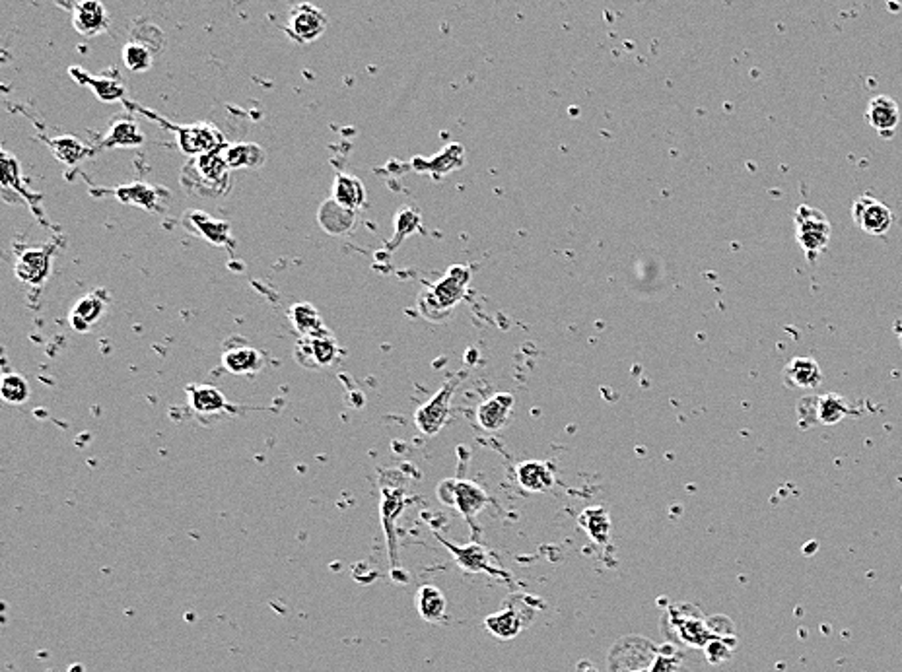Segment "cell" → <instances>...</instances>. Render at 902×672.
<instances>
[{"instance_id": "6da1fadb", "label": "cell", "mask_w": 902, "mask_h": 672, "mask_svg": "<svg viewBox=\"0 0 902 672\" xmlns=\"http://www.w3.org/2000/svg\"><path fill=\"white\" fill-rule=\"evenodd\" d=\"M469 280H471V270L463 265L450 266L446 276L438 284L426 288L418 296V311L430 321H442L455 310L465 293Z\"/></svg>"}, {"instance_id": "30bf717a", "label": "cell", "mask_w": 902, "mask_h": 672, "mask_svg": "<svg viewBox=\"0 0 902 672\" xmlns=\"http://www.w3.org/2000/svg\"><path fill=\"white\" fill-rule=\"evenodd\" d=\"M178 133V144L183 154L187 156H203L208 152L224 148V136L215 125L210 123H197L189 127H173Z\"/></svg>"}, {"instance_id": "2e32d148", "label": "cell", "mask_w": 902, "mask_h": 672, "mask_svg": "<svg viewBox=\"0 0 902 672\" xmlns=\"http://www.w3.org/2000/svg\"><path fill=\"white\" fill-rule=\"evenodd\" d=\"M825 375L813 358L805 356L793 358L792 362H788L786 368H784V383L790 388H805V391L810 388L811 391V388H817L821 385Z\"/></svg>"}, {"instance_id": "ffe728a7", "label": "cell", "mask_w": 902, "mask_h": 672, "mask_svg": "<svg viewBox=\"0 0 902 672\" xmlns=\"http://www.w3.org/2000/svg\"><path fill=\"white\" fill-rule=\"evenodd\" d=\"M415 607L418 616L425 622L430 624H442L446 620V610H448V600L443 597L438 587L434 585H423L416 589L415 595Z\"/></svg>"}, {"instance_id": "e575fe53", "label": "cell", "mask_w": 902, "mask_h": 672, "mask_svg": "<svg viewBox=\"0 0 902 672\" xmlns=\"http://www.w3.org/2000/svg\"><path fill=\"white\" fill-rule=\"evenodd\" d=\"M3 398L8 405H23L30 398V385L18 373H8L3 380Z\"/></svg>"}, {"instance_id": "d4e9b609", "label": "cell", "mask_w": 902, "mask_h": 672, "mask_svg": "<svg viewBox=\"0 0 902 672\" xmlns=\"http://www.w3.org/2000/svg\"><path fill=\"white\" fill-rule=\"evenodd\" d=\"M290 321L300 336H320L329 333L323 325L320 311L311 303H294L290 310Z\"/></svg>"}, {"instance_id": "5b68a950", "label": "cell", "mask_w": 902, "mask_h": 672, "mask_svg": "<svg viewBox=\"0 0 902 672\" xmlns=\"http://www.w3.org/2000/svg\"><path fill=\"white\" fill-rule=\"evenodd\" d=\"M854 416V408L845 397L828 393L821 397H803L798 403L800 428L810 430L813 426H835L840 420Z\"/></svg>"}, {"instance_id": "d590c367", "label": "cell", "mask_w": 902, "mask_h": 672, "mask_svg": "<svg viewBox=\"0 0 902 672\" xmlns=\"http://www.w3.org/2000/svg\"><path fill=\"white\" fill-rule=\"evenodd\" d=\"M397 238L393 241V245H397V241H399L403 235H408V233H413L415 230H418V223H420V218L415 210L411 208H401L399 214H397Z\"/></svg>"}, {"instance_id": "52a82bcc", "label": "cell", "mask_w": 902, "mask_h": 672, "mask_svg": "<svg viewBox=\"0 0 902 672\" xmlns=\"http://www.w3.org/2000/svg\"><path fill=\"white\" fill-rule=\"evenodd\" d=\"M434 535L442 542V545L446 546V550L451 554L455 563L460 565L461 570H465L469 573H488L492 577H504V580H510L508 573L504 572L500 565H496L495 560H492V554L483 545H478V542H471V545H467V546H457V545H451V542H448L443 537H440L438 533H434Z\"/></svg>"}, {"instance_id": "1f68e13d", "label": "cell", "mask_w": 902, "mask_h": 672, "mask_svg": "<svg viewBox=\"0 0 902 672\" xmlns=\"http://www.w3.org/2000/svg\"><path fill=\"white\" fill-rule=\"evenodd\" d=\"M115 195H117V198L121 200V203L138 205V206H144L148 210L158 208V188L144 185V183L121 187V188H117Z\"/></svg>"}, {"instance_id": "8992f818", "label": "cell", "mask_w": 902, "mask_h": 672, "mask_svg": "<svg viewBox=\"0 0 902 672\" xmlns=\"http://www.w3.org/2000/svg\"><path fill=\"white\" fill-rule=\"evenodd\" d=\"M407 505V492L403 486H383L381 488V525L388 540V552L391 560L393 575L401 570L399 565V546H397L395 523L401 517Z\"/></svg>"}, {"instance_id": "7a4b0ae2", "label": "cell", "mask_w": 902, "mask_h": 672, "mask_svg": "<svg viewBox=\"0 0 902 672\" xmlns=\"http://www.w3.org/2000/svg\"><path fill=\"white\" fill-rule=\"evenodd\" d=\"M224 148L197 156L183 171V185L191 193L203 196L222 195L230 187V166L224 158Z\"/></svg>"}, {"instance_id": "7402d4cb", "label": "cell", "mask_w": 902, "mask_h": 672, "mask_svg": "<svg viewBox=\"0 0 902 672\" xmlns=\"http://www.w3.org/2000/svg\"><path fill=\"white\" fill-rule=\"evenodd\" d=\"M355 220H356V210H350L343 205H338L335 198L325 200L318 212L320 226L331 235L346 233L350 228H353Z\"/></svg>"}, {"instance_id": "ac0fdd59", "label": "cell", "mask_w": 902, "mask_h": 672, "mask_svg": "<svg viewBox=\"0 0 902 672\" xmlns=\"http://www.w3.org/2000/svg\"><path fill=\"white\" fill-rule=\"evenodd\" d=\"M865 117H868V123L881 136H891L898 125L900 111H898V105L893 98L877 96V98L870 100L868 113H865Z\"/></svg>"}, {"instance_id": "9c48e42d", "label": "cell", "mask_w": 902, "mask_h": 672, "mask_svg": "<svg viewBox=\"0 0 902 672\" xmlns=\"http://www.w3.org/2000/svg\"><path fill=\"white\" fill-rule=\"evenodd\" d=\"M854 223L868 235H885L893 226V212L881 200L863 195L852 205Z\"/></svg>"}, {"instance_id": "cb8c5ba5", "label": "cell", "mask_w": 902, "mask_h": 672, "mask_svg": "<svg viewBox=\"0 0 902 672\" xmlns=\"http://www.w3.org/2000/svg\"><path fill=\"white\" fill-rule=\"evenodd\" d=\"M333 198L338 205H343L350 210H358L366 203V188L358 177L338 173L333 183Z\"/></svg>"}, {"instance_id": "74e56055", "label": "cell", "mask_w": 902, "mask_h": 672, "mask_svg": "<svg viewBox=\"0 0 902 672\" xmlns=\"http://www.w3.org/2000/svg\"><path fill=\"white\" fill-rule=\"evenodd\" d=\"M628 672H646V670H628Z\"/></svg>"}, {"instance_id": "44dd1931", "label": "cell", "mask_w": 902, "mask_h": 672, "mask_svg": "<svg viewBox=\"0 0 902 672\" xmlns=\"http://www.w3.org/2000/svg\"><path fill=\"white\" fill-rule=\"evenodd\" d=\"M222 363L233 375H251L263 370L265 358L259 350L251 346H233L222 353Z\"/></svg>"}, {"instance_id": "4fadbf2b", "label": "cell", "mask_w": 902, "mask_h": 672, "mask_svg": "<svg viewBox=\"0 0 902 672\" xmlns=\"http://www.w3.org/2000/svg\"><path fill=\"white\" fill-rule=\"evenodd\" d=\"M53 265V249L51 247H39V249H28L22 253L16 261L14 273L16 278L26 282L31 286H39L49 278Z\"/></svg>"}, {"instance_id": "83f0119b", "label": "cell", "mask_w": 902, "mask_h": 672, "mask_svg": "<svg viewBox=\"0 0 902 672\" xmlns=\"http://www.w3.org/2000/svg\"><path fill=\"white\" fill-rule=\"evenodd\" d=\"M189 397H191V406L198 412V415H216L228 406V400L224 393L218 391L216 387L210 385H193L189 387Z\"/></svg>"}, {"instance_id": "3957f363", "label": "cell", "mask_w": 902, "mask_h": 672, "mask_svg": "<svg viewBox=\"0 0 902 672\" xmlns=\"http://www.w3.org/2000/svg\"><path fill=\"white\" fill-rule=\"evenodd\" d=\"M436 493L442 503L451 505L461 513V517L473 530V540H477L480 535V528L477 527V515L483 511L488 503L486 492L471 480L446 478L440 482Z\"/></svg>"}, {"instance_id": "f546056e", "label": "cell", "mask_w": 902, "mask_h": 672, "mask_svg": "<svg viewBox=\"0 0 902 672\" xmlns=\"http://www.w3.org/2000/svg\"><path fill=\"white\" fill-rule=\"evenodd\" d=\"M580 527L588 530V535L597 542V545H609V537H611V521H609V513L605 507L595 505L585 510L580 515Z\"/></svg>"}, {"instance_id": "277c9868", "label": "cell", "mask_w": 902, "mask_h": 672, "mask_svg": "<svg viewBox=\"0 0 902 672\" xmlns=\"http://www.w3.org/2000/svg\"><path fill=\"white\" fill-rule=\"evenodd\" d=\"M793 222L795 238H798L807 261H817L819 255L828 247L830 235H833V228H830V222L825 216V212L801 205L793 212Z\"/></svg>"}, {"instance_id": "5bb4252c", "label": "cell", "mask_w": 902, "mask_h": 672, "mask_svg": "<svg viewBox=\"0 0 902 672\" xmlns=\"http://www.w3.org/2000/svg\"><path fill=\"white\" fill-rule=\"evenodd\" d=\"M515 398L510 393H496L477 408L478 426L486 432H498L506 426L513 410Z\"/></svg>"}, {"instance_id": "ba28073f", "label": "cell", "mask_w": 902, "mask_h": 672, "mask_svg": "<svg viewBox=\"0 0 902 672\" xmlns=\"http://www.w3.org/2000/svg\"><path fill=\"white\" fill-rule=\"evenodd\" d=\"M338 345L331 333L320 336H300L294 358L306 370H325L337 360Z\"/></svg>"}, {"instance_id": "4316f807", "label": "cell", "mask_w": 902, "mask_h": 672, "mask_svg": "<svg viewBox=\"0 0 902 672\" xmlns=\"http://www.w3.org/2000/svg\"><path fill=\"white\" fill-rule=\"evenodd\" d=\"M185 220L189 222L191 230H197L198 235H203V238L213 245H224L228 241L230 235L228 223L210 218L201 210H189V214L185 216Z\"/></svg>"}, {"instance_id": "8d00e7d4", "label": "cell", "mask_w": 902, "mask_h": 672, "mask_svg": "<svg viewBox=\"0 0 902 672\" xmlns=\"http://www.w3.org/2000/svg\"><path fill=\"white\" fill-rule=\"evenodd\" d=\"M898 336H900V345H902V325L898 327Z\"/></svg>"}, {"instance_id": "484cf974", "label": "cell", "mask_w": 902, "mask_h": 672, "mask_svg": "<svg viewBox=\"0 0 902 672\" xmlns=\"http://www.w3.org/2000/svg\"><path fill=\"white\" fill-rule=\"evenodd\" d=\"M70 76H73L76 82H80V84L90 86V90L96 93L101 101H117V100H123V96H125V86L121 84L119 80L90 76L86 70H82V68H70Z\"/></svg>"}, {"instance_id": "d6986e66", "label": "cell", "mask_w": 902, "mask_h": 672, "mask_svg": "<svg viewBox=\"0 0 902 672\" xmlns=\"http://www.w3.org/2000/svg\"><path fill=\"white\" fill-rule=\"evenodd\" d=\"M105 305H108V296L103 292L88 293V296L78 300L73 311H70V325L76 331H88L92 325H96L101 319Z\"/></svg>"}, {"instance_id": "7c38bea8", "label": "cell", "mask_w": 902, "mask_h": 672, "mask_svg": "<svg viewBox=\"0 0 902 672\" xmlns=\"http://www.w3.org/2000/svg\"><path fill=\"white\" fill-rule=\"evenodd\" d=\"M455 381H446L440 391L430 398V403L420 406L415 415L416 428L426 435H436L450 418V403L455 393Z\"/></svg>"}, {"instance_id": "836d02e7", "label": "cell", "mask_w": 902, "mask_h": 672, "mask_svg": "<svg viewBox=\"0 0 902 672\" xmlns=\"http://www.w3.org/2000/svg\"><path fill=\"white\" fill-rule=\"evenodd\" d=\"M123 61L125 66L133 73H144L152 66L154 61V53L148 49L146 43H140L138 39H131L123 47Z\"/></svg>"}, {"instance_id": "603a6c76", "label": "cell", "mask_w": 902, "mask_h": 672, "mask_svg": "<svg viewBox=\"0 0 902 672\" xmlns=\"http://www.w3.org/2000/svg\"><path fill=\"white\" fill-rule=\"evenodd\" d=\"M222 152H224V158L230 170H257L261 168L267 160L265 150L259 144L253 143L230 144L224 146Z\"/></svg>"}, {"instance_id": "f1b7e54d", "label": "cell", "mask_w": 902, "mask_h": 672, "mask_svg": "<svg viewBox=\"0 0 902 672\" xmlns=\"http://www.w3.org/2000/svg\"><path fill=\"white\" fill-rule=\"evenodd\" d=\"M485 626L492 635H496L498 640H512L521 632L523 616L513 607L504 608L496 612V615H490L485 620Z\"/></svg>"}, {"instance_id": "8fae6325", "label": "cell", "mask_w": 902, "mask_h": 672, "mask_svg": "<svg viewBox=\"0 0 902 672\" xmlns=\"http://www.w3.org/2000/svg\"><path fill=\"white\" fill-rule=\"evenodd\" d=\"M327 30V16L313 4H298L290 10L286 31L298 43H311Z\"/></svg>"}, {"instance_id": "4dcf8cb0", "label": "cell", "mask_w": 902, "mask_h": 672, "mask_svg": "<svg viewBox=\"0 0 902 672\" xmlns=\"http://www.w3.org/2000/svg\"><path fill=\"white\" fill-rule=\"evenodd\" d=\"M144 143L143 133L138 131V127L133 119H123L111 125L108 136L103 140V146H140Z\"/></svg>"}, {"instance_id": "e0dca14e", "label": "cell", "mask_w": 902, "mask_h": 672, "mask_svg": "<svg viewBox=\"0 0 902 672\" xmlns=\"http://www.w3.org/2000/svg\"><path fill=\"white\" fill-rule=\"evenodd\" d=\"M515 475H518L520 486L525 492L545 493L555 486V473L545 461H535V458L533 461H525L515 468Z\"/></svg>"}, {"instance_id": "9a60e30c", "label": "cell", "mask_w": 902, "mask_h": 672, "mask_svg": "<svg viewBox=\"0 0 902 672\" xmlns=\"http://www.w3.org/2000/svg\"><path fill=\"white\" fill-rule=\"evenodd\" d=\"M73 26L78 33L93 38L109 28V14L100 0H82L73 8Z\"/></svg>"}, {"instance_id": "d6a6232c", "label": "cell", "mask_w": 902, "mask_h": 672, "mask_svg": "<svg viewBox=\"0 0 902 672\" xmlns=\"http://www.w3.org/2000/svg\"><path fill=\"white\" fill-rule=\"evenodd\" d=\"M47 144L51 146L53 154L63 163H66V166H74V163H78L80 160L90 156V148H86L78 138H73V136L47 140Z\"/></svg>"}]
</instances>
